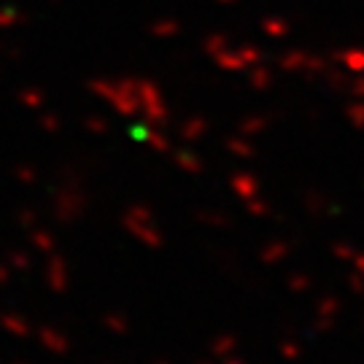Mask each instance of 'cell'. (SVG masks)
Instances as JSON below:
<instances>
[{"mask_svg":"<svg viewBox=\"0 0 364 364\" xmlns=\"http://www.w3.org/2000/svg\"><path fill=\"white\" fill-rule=\"evenodd\" d=\"M46 275H49V287H52V291L63 294V291L68 289V270H65V259H63V257H52Z\"/></svg>","mask_w":364,"mask_h":364,"instance_id":"6da1fadb","label":"cell"},{"mask_svg":"<svg viewBox=\"0 0 364 364\" xmlns=\"http://www.w3.org/2000/svg\"><path fill=\"white\" fill-rule=\"evenodd\" d=\"M38 338L43 343V348H49L52 353H68V348H70V340L60 332H54V329H41Z\"/></svg>","mask_w":364,"mask_h":364,"instance_id":"7a4b0ae2","label":"cell"},{"mask_svg":"<svg viewBox=\"0 0 364 364\" xmlns=\"http://www.w3.org/2000/svg\"><path fill=\"white\" fill-rule=\"evenodd\" d=\"M0 324L6 326L11 335H16V338H30V324H27L25 318H19V316H0Z\"/></svg>","mask_w":364,"mask_h":364,"instance_id":"3957f363","label":"cell"},{"mask_svg":"<svg viewBox=\"0 0 364 364\" xmlns=\"http://www.w3.org/2000/svg\"><path fill=\"white\" fill-rule=\"evenodd\" d=\"M33 246L43 251V254H52L54 251V237L52 232H33Z\"/></svg>","mask_w":364,"mask_h":364,"instance_id":"277c9868","label":"cell"},{"mask_svg":"<svg viewBox=\"0 0 364 364\" xmlns=\"http://www.w3.org/2000/svg\"><path fill=\"white\" fill-rule=\"evenodd\" d=\"M105 326H108L111 332H127V324H124V318H122V316H117V313L105 316Z\"/></svg>","mask_w":364,"mask_h":364,"instance_id":"5b68a950","label":"cell"},{"mask_svg":"<svg viewBox=\"0 0 364 364\" xmlns=\"http://www.w3.org/2000/svg\"><path fill=\"white\" fill-rule=\"evenodd\" d=\"M11 267H16V270H27V267H30V257H25L22 251L11 254Z\"/></svg>","mask_w":364,"mask_h":364,"instance_id":"8992f818","label":"cell"},{"mask_svg":"<svg viewBox=\"0 0 364 364\" xmlns=\"http://www.w3.org/2000/svg\"><path fill=\"white\" fill-rule=\"evenodd\" d=\"M9 278H11V270H9L6 264H0V287H3V284H9Z\"/></svg>","mask_w":364,"mask_h":364,"instance_id":"52a82bcc","label":"cell"}]
</instances>
